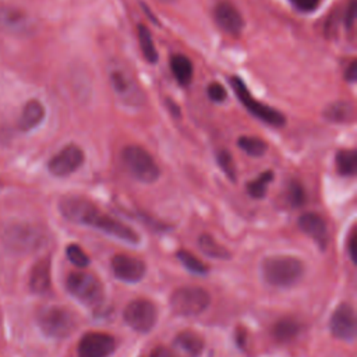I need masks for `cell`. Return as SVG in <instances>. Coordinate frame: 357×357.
Instances as JSON below:
<instances>
[{"mask_svg": "<svg viewBox=\"0 0 357 357\" xmlns=\"http://www.w3.org/2000/svg\"><path fill=\"white\" fill-rule=\"evenodd\" d=\"M300 11H312L318 7L321 0H290Z\"/></svg>", "mask_w": 357, "mask_h": 357, "instance_id": "e575fe53", "label": "cell"}, {"mask_svg": "<svg viewBox=\"0 0 357 357\" xmlns=\"http://www.w3.org/2000/svg\"><path fill=\"white\" fill-rule=\"evenodd\" d=\"M243 152L250 156H262L266 152V142L258 137H240L237 141Z\"/></svg>", "mask_w": 357, "mask_h": 357, "instance_id": "4316f807", "label": "cell"}, {"mask_svg": "<svg viewBox=\"0 0 357 357\" xmlns=\"http://www.w3.org/2000/svg\"><path fill=\"white\" fill-rule=\"evenodd\" d=\"M356 324L354 308L347 303H342L332 312L329 328L335 337L342 340H351L356 336Z\"/></svg>", "mask_w": 357, "mask_h": 357, "instance_id": "5bb4252c", "label": "cell"}, {"mask_svg": "<svg viewBox=\"0 0 357 357\" xmlns=\"http://www.w3.org/2000/svg\"><path fill=\"white\" fill-rule=\"evenodd\" d=\"M59 209L61 215L73 223L95 227L105 234L130 244L139 241L138 234L130 226L102 212L92 201L84 197H66L60 201Z\"/></svg>", "mask_w": 357, "mask_h": 357, "instance_id": "6da1fadb", "label": "cell"}, {"mask_svg": "<svg viewBox=\"0 0 357 357\" xmlns=\"http://www.w3.org/2000/svg\"><path fill=\"white\" fill-rule=\"evenodd\" d=\"M287 199L293 206H301L305 201V192L298 181H290L287 184Z\"/></svg>", "mask_w": 357, "mask_h": 357, "instance_id": "4dcf8cb0", "label": "cell"}, {"mask_svg": "<svg viewBox=\"0 0 357 357\" xmlns=\"http://www.w3.org/2000/svg\"><path fill=\"white\" fill-rule=\"evenodd\" d=\"M84 162V152L82 149L75 145L70 144L61 148L47 163L49 172L56 177H67L73 174Z\"/></svg>", "mask_w": 357, "mask_h": 357, "instance_id": "8fae6325", "label": "cell"}, {"mask_svg": "<svg viewBox=\"0 0 357 357\" xmlns=\"http://www.w3.org/2000/svg\"><path fill=\"white\" fill-rule=\"evenodd\" d=\"M43 117H45L43 105L36 99H31L24 105V109L18 120V127L21 131H31L42 123Z\"/></svg>", "mask_w": 357, "mask_h": 357, "instance_id": "ffe728a7", "label": "cell"}, {"mask_svg": "<svg viewBox=\"0 0 357 357\" xmlns=\"http://www.w3.org/2000/svg\"><path fill=\"white\" fill-rule=\"evenodd\" d=\"M213 17L220 29L227 33L237 35L244 26V20L240 11L229 1H220L213 10Z\"/></svg>", "mask_w": 357, "mask_h": 357, "instance_id": "2e32d148", "label": "cell"}, {"mask_svg": "<svg viewBox=\"0 0 357 357\" xmlns=\"http://www.w3.org/2000/svg\"><path fill=\"white\" fill-rule=\"evenodd\" d=\"M38 325L42 332L54 339H63L73 333L77 319L73 311L61 305H47L38 312Z\"/></svg>", "mask_w": 357, "mask_h": 357, "instance_id": "8992f818", "label": "cell"}, {"mask_svg": "<svg viewBox=\"0 0 357 357\" xmlns=\"http://www.w3.org/2000/svg\"><path fill=\"white\" fill-rule=\"evenodd\" d=\"M356 10H357V3L356 0H349L346 6V13H344V24L347 29H351L356 21Z\"/></svg>", "mask_w": 357, "mask_h": 357, "instance_id": "836d02e7", "label": "cell"}, {"mask_svg": "<svg viewBox=\"0 0 357 357\" xmlns=\"http://www.w3.org/2000/svg\"><path fill=\"white\" fill-rule=\"evenodd\" d=\"M156 308L149 300L137 298L130 301L123 312V318L126 324L141 333L151 331L156 322Z\"/></svg>", "mask_w": 357, "mask_h": 357, "instance_id": "30bf717a", "label": "cell"}, {"mask_svg": "<svg viewBox=\"0 0 357 357\" xmlns=\"http://www.w3.org/2000/svg\"><path fill=\"white\" fill-rule=\"evenodd\" d=\"M261 273L265 282L271 286L289 287L301 279L304 265L294 257L273 255L262 261Z\"/></svg>", "mask_w": 357, "mask_h": 357, "instance_id": "3957f363", "label": "cell"}, {"mask_svg": "<svg viewBox=\"0 0 357 357\" xmlns=\"http://www.w3.org/2000/svg\"><path fill=\"white\" fill-rule=\"evenodd\" d=\"M218 165L219 167L223 170V173L231 180L234 181L236 180V167H234V162H233V158L231 155L223 149L218 153Z\"/></svg>", "mask_w": 357, "mask_h": 357, "instance_id": "1f68e13d", "label": "cell"}, {"mask_svg": "<svg viewBox=\"0 0 357 357\" xmlns=\"http://www.w3.org/2000/svg\"><path fill=\"white\" fill-rule=\"evenodd\" d=\"M356 244H357V236L356 233L353 231L349 241H347V250H349V255L351 258V261L354 262L356 261Z\"/></svg>", "mask_w": 357, "mask_h": 357, "instance_id": "8d00e7d4", "label": "cell"}, {"mask_svg": "<svg viewBox=\"0 0 357 357\" xmlns=\"http://www.w3.org/2000/svg\"><path fill=\"white\" fill-rule=\"evenodd\" d=\"M112 271L117 279L134 283L142 279L146 268L145 264L137 257L117 254L112 259Z\"/></svg>", "mask_w": 357, "mask_h": 357, "instance_id": "9a60e30c", "label": "cell"}, {"mask_svg": "<svg viewBox=\"0 0 357 357\" xmlns=\"http://www.w3.org/2000/svg\"><path fill=\"white\" fill-rule=\"evenodd\" d=\"M107 78L114 95L128 107H141L145 95L132 71L121 61L113 60L107 64Z\"/></svg>", "mask_w": 357, "mask_h": 357, "instance_id": "7a4b0ae2", "label": "cell"}, {"mask_svg": "<svg viewBox=\"0 0 357 357\" xmlns=\"http://www.w3.org/2000/svg\"><path fill=\"white\" fill-rule=\"evenodd\" d=\"M149 357H174V354H173L172 350H169L163 346H158L151 351Z\"/></svg>", "mask_w": 357, "mask_h": 357, "instance_id": "d590c367", "label": "cell"}, {"mask_svg": "<svg viewBox=\"0 0 357 357\" xmlns=\"http://www.w3.org/2000/svg\"><path fill=\"white\" fill-rule=\"evenodd\" d=\"M35 29L32 18L22 10L0 4V31L10 35H29Z\"/></svg>", "mask_w": 357, "mask_h": 357, "instance_id": "7c38bea8", "label": "cell"}, {"mask_svg": "<svg viewBox=\"0 0 357 357\" xmlns=\"http://www.w3.org/2000/svg\"><path fill=\"white\" fill-rule=\"evenodd\" d=\"M230 84H231L233 91L236 92L238 100L243 103V106H244L254 117H257V119L262 120L264 123H266V124H269V126H273V127H282V126H284V123H286L284 116H283L279 110H276V109H273V107H271V106H268V105H264V103H261L259 100L254 99L252 95H251V92L248 91L247 85L244 84V81H243L241 78H238V77H231V78H230Z\"/></svg>", "mask_w": 357, "mask_h": 357, "instance_id": "ba28073f", "label": "cell"}, {"mask_svg": "<svg viewBox=\"0 0 357 357\" xmlns=\"http://www.w3.org/2000/svg\"><path fill=\"white\" fill-rule=\"evenodd\" d=\"M298 227L322 248L328 241V229L324 218L315 212H305L298 218Z\"/></svg>", "mask_w": 357, "mask_h": 357, "instance_id": "ac0fdd59", "label": "cell"}, {"mask_svg": "<svg viewBox=\"0 0 357 357\" xmlns=\"http://www.w3.org/2000/svg\"><path fill=\"white\" fill-rule=\"evenodd\" d=\"M356 165H357V159H356L354 149H342L336 155V167L342 176H347V177L354 176Z\"/></svg>", "mask_w": 357, "mask_h": 357, "instance_id": "484cf974", "label": "cell"}, {"mask_svg": "<svg viewBox=\"0 0 357 357\" xmlns=\"http://www.w3.org/2000/svg\"><path fill=\"white\" fill-rule=\"evenodd\" d=\"M50 287V261L39 259L29 275V289L35 294H45Z\"/></svg>", "mask_w": 357, "mask_h": 357, "instance_id": "d6986e66", "label": "cell"}, {"mask_svg": "<svg viewBox=\"0 0 357 357\" xmlns=\"http://www.w3.org/2000/svg\"><path fill=\"white\" fill-rule=\"evenodd\" d=\"M159 1H162V3H173L176 0H159Z\"/></svg>", "mask_w": 357, "mask_h": 357, "instance_id": "f35d334b", "label": "cell"}, {"mask_svg": "<svg viewBox=\"0 0 357 357\" xmlns=\"http://www.w3.org/2000/svg\"><path fill=\"white\" fill-rule=\"evenodd\" d=\"M206 93H208V98L216 103H220L227 98V92H226L225 86L220 85L219 82H211L208 85Z\"/></svg>", "mask_w": 357, "mask_h": 357, "instance_id": "d6a6232c", "label": "cell"}, {"mask_svg": "<svg viewBox=\"0 0 357 357\" xmlns=\"http://www.w3.org/2000/svg\"><path fill=\"white\" fill-rule=\"evenodd\" d=\"M170 68L172 73L176 78V81L185 86L192 81V75H194V68H192V63L191 60L184 56V54H174L170 59Z\"/></svg>", "mask_w": 357, "mask_h": 357, "instance_id": "44dd1931", "label": "cell"}, {"mask_svg": "<svg viewBox=\"0 0 357 357\" xmlns=\"http://www.w3.org/2000/svg\"><path fill=\"white\" fill-rule=\"evenodd\" d=\"M198 245H199V250L208 257H212L216 259L230 258V252L209 234H201L198 238Z\"/></svg>", "mask_w": 357, "mask_h": 357, "instance_id": "cb8c5ba5", "label": "cell"}, {"mask_svg": "<svg viewBox=\"0 0 357 357\" xmlns=\"http://www.w3.org/2000/svg\"><path fill=\"white\" fill-rule=\"evenodd\" d=\"M66 254H67V258L68 261L75 265L77 268H85L88 264H89V258L88 255L85 254V251L77 245V244H70L67 248H66Z\"/></svg>", "mask_w": 357, "mask_h": 357, "instance_id": "f546056e", "label": "cell"}, {"mask_svg": "<svg viewBox=\"0 0 357 357\" xmlns=\"http://www.w3.org/2000/svg\"><path fill=\"white\" fill-rule=\"evenodd\" d=\"M138 42H139L141 52H142L144 57L148 60V63H151V64L158 63V52L153 45L152 35H151L149 29L142 24L138 25Z\"/></svg>", "mask_w": 357, "mask_h": 357, "instance_id": "d4e9b609", "label": "cell"}, {"mask_svg": "<svg viewBox=\"0 0 357 357\" xmlns=\"http://www.w3.org/2000/svg\"><path fill=\"white\" fill-rule=\"evenodd\" d=\"M67 290L71 296L86 305H98L103 300L100 282L86 272H71L66 280Z\"/></svg>", "mask_w": 357, "mask_h": 357, "instance_id": "9c48e42d", "label": "cell"}, {"mask_svg": "<svg viewBox=\"0 0 357 357\" xmlns=\"http://www.w3.org/2000/svg\"><path fill=\"white\" fill-rule=\"evenodd\" d=\"M202 350L204 340L192 331H183L173 340L174 357H198Z\"/></svg>", "mask_w": 357, "mask_h": 357, "instance_id": "e0dca14e", "label": "cell"}, {"mask_svg": "<svg viewBox=\"0 0 357 357\" xmlns=\"http://www.w3.org/2000/svg\"><path fill=\"white\" fill-rule=\"evenodd\" d=\"M3 243L13 252H32L46 243V233L31 223H14L4 230Z\"/></svg>", "mask_w": 357, "mask_h": 357, "instance_id": "5b68a950", "label": "cell"}, {"mask_svg": "<svg viewBox=\"0 0 357 357\" xmlns=\"http://www.w3.org/2000/svg\"><path fill=\"white\" fill-rule=\"evenodd\" d=\"M177 259L184 265V268H187L192 273L204 275L208 272V266L201 259H198L194 254L185 250H181L177 252Z\"/></svg>", "mask_w": 357, "mask_h": 357, "instance_id": "f1b7e54d", "label": "cell"}, {"mask_svg": "<svg viewBox=\"0 0 357 357\" xmlns=\"http://www.w3.org/2000/svg\"><path fill=\"white\" fill-rule=\"evenodd\" d=\"M113 336L102 332L85 333L78 343V357H107L114 351Z\"/></svg>", "mask_w": 357, "mask_h": 357, "instance_id": "4fadbf2b", "label": "cell"}, {"mask_svg": "<svg viewBox=\"0 0 357 357\" xmlns=\"http://www.w3.org/2000/svg\"><path fill=\"white\" fill-rule=\"evenodd\" d=\"M121 162L126 170L141 183L151 184L159 178V166L152 155L139 145H127L121 151Z\"/></svg>", "mask_w": 357, "mask_h": 357, "instance_id": "277c9868", "label": "cell"}, {"mask_svg": "<svg viewBox=\"0 0 357 357\" xmlns=\"http://www.w3.org/2000/svg\"><path fill=\"white\" fill-rule=\"evenodd\" d=\"M301 329V325L297 319L291 317H286L279 319L273 326V335L280 342H289L294 339Z\"/></svg>", "mask_w": 357, "mask_h": 357, "instance_id": "603a6c76", "label": "cell"}, {"mask_svg": "<svg viewBox=\"0 0 357 357\" xmlns=\"http://www.w3.org/2000/svg\"><path fill=\"white\" fill-rule=\"evenodd\" d=\"M211 303L209 293L198 286L178 287L170 296V307L181 317H195L204 312Z\"/></svg>", "mask_w": 357, "mask_h": 357, "instance_id": "52a82bcc", "label": "cell"}, {"mask_svg": "<svg viewBox=\"0 0 357 357\" xmlns=\"http://www.w3.org/2000/svg\"><path fill=\"white\" fill-rule=\"evenodd\" d=\"M324 117L333 123H346L351 121L354 117V109L353 105L344 100H337L326 106L324 110Z\"/></svg>", "mask_w": 357, "mask_h": 357, "instance_id": "7402d4cb", "label": "cell"}, {"mask_svg": "<svg viewBox=\"0 0 357 357\" xmlns=\"http://www.w3.org/2000/svg\"><path fill=\"white\" fill-rule=\"evenodd\" d=\"M356 60H351L350 64L347 66L346 71H344V78L349 81V82H354L356 81Z\"/></svg>", "mask_w": 357, "mask_h": 357, "instance_id": "74e56055", "label": "cell"}, {"mask_svg": "<svg viewBox=\"0 0 357 357\" xmlns=\"http://www.w3.org/2000/svg\"><path fill=\"white\" fill-rule=\"evenodd\" d=\"M272 178H273V172L272 170H265L262 174H259L257 178L251 180L247 184V192L252 198H262V197H265L268 184L271 183Z\"/></svg>", "mask_w": 357, "mask_h": 357, "instance_id": "83f0119b", "label": "cell"}]
</instances>
